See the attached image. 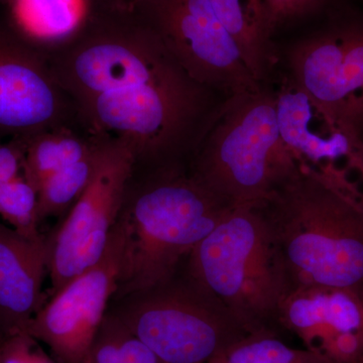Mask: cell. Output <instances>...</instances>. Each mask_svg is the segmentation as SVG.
<instances>
[{
  "instance_id": "1",
  "label": "cell",
  "mask_w": 363,
  "mask_h": 363,
  "mask_svg": "<svg viewBox=\"0 0 363 363\" xmlns=\"http://www.w3.org/2000/svg\"><path fill=\"white\" fill-rule=\"evenodd\" d=\"M83 123L130 147L136 171L189 166L211 121L213 91L191 77L135 7H89L47 54Z\"/></svg>"
},
{
  "instance_id": "2",
  "label": "cell",
  "mask_w": 363,
  "mask_h": 363,
  "mask_svg": "<svg viewBox=\"0 0 363 363\" xmlns=\"http://www.w3.org/2000/svg\"><path fill=\"white\" fill-rule=\"evenodd\" d=\"M289 295L335 289L363 296V191L352 179L298 162L257 205Z\"/></svg>"
},
{
  "instance_id": "3",
  "label": "cell",
  "mask_w": 363,
  "mask_h": 363,
  "mask_svg": "<svg viewBox=\"0 0 363 363\" xmlns=\"http://www.w3.org/2000/svg\"><path fill=\"white\" fill-rule=\"evenodd\" d=\"M233 208L196 180L185 164L133 169L119 215L125 255L113 298L173 277Z\"/></svg>"
},
{
  "instance_id": "4",
  "label": "cell",
  "mask_w": 363,
  "mask_h": 363,
  "mask_svg": "<svg viewBox=\"0 0 363 363\" xmlns=\"http://www.w3.org/2000/svg\"><path fill=\"white\" fill-rule=\"evenodd\" d=\"M186 272L250 335L279 336L288 285L257 205L234 207L192 250Z\"/></svg>"
},
{
  "instance_id": "5",
  "label": "cell",
  "mask_w": 363,
  "mask_h": 363,
  "mask_svg": "<svg viewBox=\"0 0 363 363\" xmlns=\"http://www.w3.org/2000/svg\"><path fill=\"white\" fill-rule=\"evenodd\" d=\"M203 133L189 171L231 206L259 205L295 173L297 157L279 133L276 96L233 95Z\"/></svg>"
},
{
  "instance_id": "6",
  "label": "cell",
  "mask_w": 363,
  "mask_h": 363,
  "mask_svg": "<svg viewBox=\"0 0 363 363\" xmlns=\"http://www.w3.org/2000/svg\"><path fill=\"white\" fill-rule=\"evenodd\" d=\"M184 264L159 285L116 298L108 312L162 362L207 363L248 335Z\"/></svg>"
},
{
  "instance_id": "7",
  "label": "cell",
  "mask_w": 363,
  "mask_h": 363,
  "mask_svg": "<svg viewBox=\"0 0 363 363\" xmlns=\"http://www.w3.org/2000/svg\"><path fill=\"white\" fill-rule=\"evenodd\" d=\"M135 159L130 147L108 138L85 192L50 238H45L50 297L104 257L118 221Z\"/></svg>"
},
{
  "instance_id": "8",
  "label": "cell",
  "mask_w": 363,
  "mask_h": 363,
  "mask_svg": "<svg viewBox=\"0 0 363 363\" xmlns=\"http://www.w3.org/2000/svg\"><path fill=\"white\" fill-rule=\"evenodd\" d=\"M133 7L200 84L231 96L259 89L209 0H138Z\"/></svg>"
},
{
  "instance_id": "9",
  "label": "cell",
  "mask_w": 363,
  "mask_h": 363,
  "mask_svg": "<svg viewBox=\"0 0 363 363\" xmlns=\"http://www.w3.org/2000/svg\"><path fill=\"white\" fill-rule=\"evenodd\" d=\"M125 228L121 218L104 257L45 301L26 333L49 348L57 363H89L91 348L123 274Z\"/></svg>"
},
{
  "instance_id": "10",
  "label": "cell",
  "mask_w": 363,
  "mask_h": 363,
  "mask_svg": "<svg viewBox=\"0 0 363 363\" xmlns=\"http://www.w3.org/2000/svg\"><path fill=\"white\" fill-rule=\"evenodd\" d=\"M84 124L45 52L0 23V142Z\"/></svg>"
},
{
  "instance_id": "11",
  "label": "cell",
  "mask_w": 363,
  "mask_h": 363,
  "mask_svg": "<svg viewBox=\"0 0 363 363\" xmlns=\"http://www.w3.org/2000/svg\"><path fill=\"white\" fill-rule=\"evenodd\" d=\"M291 80L344 125H363V28L308 38L289 54Z\"/></svg>"
},
{
  "instance_id": "12",
  "label": "cell",
  "mask_w": 363,
  "mask_h": 363,
  "mask_svg": "<svg viewBox=\"0 0 363 363\" xmlns=\"http://www.w3.org/2000/svg\"><path fill=\"white\" fill-rule=\"evenodd\" d=\"M274 96L279 133L298 162L350 178L354 173L363 180L359 133L318 106L292 80Z\"/></svg>"
},
{
  "instance_id": "13",
  "label": "cell",
  "mask_w": 363,
  "mask_h": 363,
  "mask_svg": "<svg viewBox=\"0 0 363 363\" xmlns=\"http://www.w3.org/2000/svg\"><path fill=\"white\" fill-rule=\"evenodd\" d=\"M45 241L26 240L0 221V341L28 329L44 305Z\"/></svg>"
},
{
  "instance_id": "14",
  "label": "cell",
  "mask_w": 363,
  "mask_h": 363,
  "mask_svg": "<svg viewBox=\"0 0 363 363\" xmlns=\"http://www.w3.org/2000/svg\"><path fill=\"white\" fill-rule=\"evenodd\" d=\"M279 324L302 339L306 348L320 352L338 334L363 332V296L335 289L298 291L281 305Z\"/></svg>"
},
{
  "instance_id": "15",
  "label": "cell",
  "mask_w": 363,
  "mask_h": 363,
  "mask_svg": "<svg viewBox=\"0 0 363 363\" xmlns=\"http://www.w3.org/2000/svg\"><path fill=\"white\" fill-rule=\"evenodd\" d=\"M7 25L49 54L78 32L88 13L87 0H7Z\"/></svg>"
},
{
  "instance_id": "16",
  "label": "cell",
  "mask_w": 363,
  "mask_h": 363,
  "mask_svg": "<svg viewBox=\"0 0 363 363\" xmlns=\"http://www.w3.org/2000/svg\"><path fill=\"white\" fill-rule=\"evenodd\" d=\"M107 136L84 124L63 125L26 136L23 175L35 189L97 149Z\"/></svg>"
},
{
  "instance_id": "17",
  "label": "cell",
  "mask_w": 363,
  "mask_h": 363,
  "mask_svg": "<svg viewBox=\"0 0 363 363\" xmlns=\"http://www.w3.org/2000/svg\"><path fill=\"white\" fill-rule=\"evenodd\" d=\"M233 38L245 65L257 82L276 64L272 33L262 0H209Z\"/></svg>"
},
{
  "instance_id": "18",
  "label": "cell",
  "mask_w": 363,
  "mask_h": 363,
  "mask_svg": "<svg viewBox=\"0 0 363 363\" xmlns=\"http://www.w3.org/2000/svg\"><path fill=\"white\" fill-rule=\"evenodd\" d=\"M107 138L84 159L49 177L40 186L38 189L40 222L51 217L63 216L77 202L92 180Z\"/></svg>"
},
{
  "instance_id": "19",
  "label": "cell",
  "mask_w": 363,
  "mask_h": 363,
  "mask_svg": "<svg viewBox=\"0 0 363 363\" xmlns=\"http://www.w3.org/2000/svg\"><path fill=\"white\" fill-rule=\"evenodd\" d=\"M89 363H164L111 312L91 348Z\"/></svg>"
},
{
  "instance_id": "20",
  "label": "cell",
  "mask_w": 363,
  "mask_h": 363,
  "mask_svg": "<svg viewBox=\"0 0 363 363\" xmlns=\"http://www.w3.org/2000/svg\"><path fill=\"white\" fill-rule=\"evenodd\" d=\"M38 190L23 175L0 185V217L26 240L44 242L40 233Z\"/></svg>"
},
{
  "instance_id": "21",
  "label": "cell",
  "mask_w": 363,
  "mask_h": 363,
  "mask_svg": "<svg viewBox=\"0 0 363 363\" xmlns=\"http://www.w3.org/2000/svg\"><path fill=\"white\" fill-rule=\"evenodd\" d=\"M223 355L226 363H334L319 351L296 350L272 335L247 336Z\"/></svg>"
},
{
  "instance_id": "22",
  "label": "cell",
  "mask_w": 363,
  "mask_h": 363,
  "mask_svg": "<svg viewBox=\"0 0 363 363\" xmlns=\"http://www.w3.org/2000/svg\"><path fill=\"white\" fill-rule=\"evenodd\" d=\"M272 33L284 23L305 18L320 7L326 0H262Z\"/></svg>"
},
{
  "instance_id": "23",
  "label": "cell",
  "mask_w": 363,
  "mask_h": 363,
  "mask_svg": "<svg viewBox=\"0 0 363 363\" xmlns=\"http://www.w3.org/2000/svg\"><path fill=\"white\" fill-rule=\"evenodd\" d=\"M26 136L0 142V185L23 175Z\"/></svg>"
},
{
  "instance_id": "24",
  "label": "cell",
  "mask_w": 363,
  "mask_h": 363,
  "mask_svg": "<svg viewBox=\"0 0 363 363\" xmlns=\"http://www.w3.org/2000/svg\"><path fill=\"white\" fill-rule=\"evenodd\" d=\"M35 339L26 332L14 334L0 341V363H33Z\"/></svg>"
},
{
  "instance_id": "25",
  "label": "cell",
  "mask_w": 363,
  "mask_h": 363,
  "mask_svg": "<svg viewBox=\"0 0 363 363\" xmlns=\"http://www.w3.org/2000/svg\"><path fill=\"white\" fill-rule=\"evenodd\" d=\"M88 7L95 9H124L133 7L138 0H87Z\"/></svg>"
},
{
  "instance_id": "26",
  "label": "cell",
  "mask_w": 363,
  "mask_h": 363,
  "mask_svg": "<svg viewBox=\"0 0 363 363\" xmlns=\"http://www.w3.org/2000/svg\"><path fill=\"white\" fill-rule=\"evenodd\" d=\"M33 363H57L52 355L48 354L44 348L40 345L37 340L33 344L32 348Z\"/></svg>"
},
{
  "instance_id": "27",
  "label": "cell",
  "mask_w": 363,
  "mask_h": 363,
  "mask_svg": "<svg viewBox=\"0 0 363 363\" xmlns=\"http://www.w3.org/2000/svg\"><path fill=\"white\" fill-rule=\"evenodd\" d=\"M207 363H226L225 357H224L223 353L216 355L213 358L209 360Z\"/></svg>"
},
{
  "instance_id": "28",
  "label": "cell",
  "mask_w": 363,
  "mask_h": 363,
  "mask_svg": "<svg viewBox=\"0 0 363 363\" xmlns=\"http://www.w3.org/2000/svg\"><path fill=\"white\" fill-rule=\"evenodd\" d=\"M7 2V0H0V6H4Z\"/></svg>"
},
{
  "instance_id": "29",
  "label": "cell",
  "mask_w": 363,
  "mask_h": 363,
  "mask_svg": "<svg viewBox=\"0 0 363 363\" xmlns=\"http://www.w3.org/2000/svg\"><path fill=\"white\" fill-rule=\"evenodd\" d=\"M362 363H363V362Z\"/></svg>"
}]
</instances>
